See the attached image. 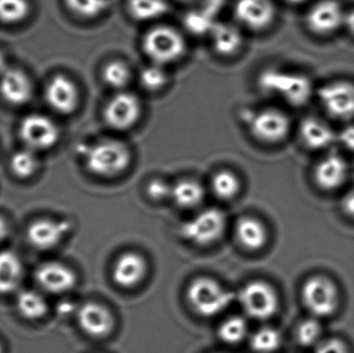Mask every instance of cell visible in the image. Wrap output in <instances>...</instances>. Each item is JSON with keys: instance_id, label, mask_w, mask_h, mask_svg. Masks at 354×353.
Listing matches in <instances>:
<instances>
[{"instance_id": "cell-34", "label": "cell", "mask_w": 354, "mask_h": 353, "mask_svg": "<svg viewBox=\"0 0 354 353\" xmlns=\"http://www.w3.org/2000/svg\"><path fill=\"white\" fill-rule=\"evenodd\" d=\"M68 10L84 19H93L103 15L109 8V0H66Z\"/></svg>"}, {"instance_id": "cell-24", "label": "cell", "mask_w": 354, "mask_h": 353, "mask_svg": "<svg viewBox=\"0 0 354 353\" xmlns=\"http://www.w3.org/2000/svg\"><path fill=\"white\" fill-rule=\"evenodd\" d=\"M205 194L201 182L194 178H181L172 184L170 199L180 209H192L203 202Z\"/></svg>"}, {"instance_id": "cell-45", "label": "cell", "mask_w": 354, "mask_h": 353, "mask_svg": "<svg viewBox=\"0 0 354 353\" xmlns=\"http://www.w3.org/2000/svg\"><path fill=\"white\" fill-rule=\"evenodd\" d=\"M286 1L291 4H301L307 1V0H286Z\"/></svg>"}, {"instance_id": "cell-37", "label": "cell", "mask_w": 354, "mask_h": 353, "mask_svg": "<svg viewBox=\"0 0 354 353\" xmlns=\"http://www.w3.org/2000/svg\"><path fill=\"white\" fill-rule=\"evenodd\" d=\"M172 184L162 178H153L147 184V194L153 200L161 201L171 197Z\"/></svg>"}, {"instance_id": "cell-11", "label": "cell", "mask_w": 354, "mask_h": 353, "mask_svg": "<svg viewBox=\"0 0 354 353\" xmlns=\"http://www.w3.org/2000/svg\"><path fill=\"white\" fill-rule=\"evenodd\" d=\"M318 99L328 115L339 120L354 117V84L348 81H333L317 91Z\"/></svg>"}, {"instance_id": "cell-31", "label": "cell", "mask_w": 354, "mask_h": 353, "mask_svg": "<svg viewBox=\"0 0 354 353\" xmlns=\"http://www.w3.org/2000/svg\"><path fill=\"white\" fill-rule=\"evenodd\" d=\"M10 164V169L17 178L26 180L39 169V160L37 151L25 147L12 155Z\"/></svg>"}, {"instance_id": "cell-3", "label": "cell", "mask_w": 354, "mask_h": 353, "mask_svg": "<svg viewBox=\"0 0 354 353\" xmlns=\"http://www.w3.org/2000/svg\"><path fill=\"white\" fill-rule=\"evenodd\" d=\"M141 47L149 62L166 66L174 64L185 55L187 41L176 27L157 25L143 35Z\"/></svg>"}, {"instance_id": "cell-46", "label": "cell", "mask_w": 354, "mask_h": 353, "mask_svg": "<svg viewBox=\"0 0 354 353\" xmlns=\"http://www.w3.org/2000/svg\"><path fill=\"white\" fill-rule=\"evenodd\" d=\"M0 353H2V346H1V343H0Z\"/></svg>"}, {"instance_id": "cell-8", "label": "cell", "mask_w": 354, "mask_h": 353, "mask_svg": "<svg viewBox=\"0 0 354 353\" xmlns=\"http://www.w3.org/2000/svg\"><path fill=\"white\" fill-rule=\"evenodd\" d=\"M239 298L245 314L258 321L274 317L280 306L276 289L264 281H252L243 286Z\"/></svg>"}, {"instance_id": "cell-19", "label": "cell", "mask_w": 354, "mask_h": 353, "mask_svg": "<svg viewBox=\"0 0 354 353\" xmlns=\"http://www.w3.org/2000/svg\"><path fill=\"white\" fill-rule=\"evenodd\" d=\"M348 176V165L341 155L332 153L320 160L314 169V180L322 190L335 191L341 188Z\"/></svg>"}, {"instance_id": "cell-32", "label": "cell", "mask_w": 354, "mask_h": 353, "mask_svg": "<svg viewBox=\"0 0 354 353\" xmlns=\"http://www.w3.org/2000/svg\"><path fill=\"white\" fill-rule=\"evenodd\" d=\"M249 325L241 316H231L221 323L218 330V338L227 344H239L248 336Z\"/></svg>"}, {"instance_id": "cell-21", "label": "cell", "mask_w": 354, "mask_h": 353, "mask_svg": "<svg viewBox=\"0 0 354 353\" xmlns=\"http://www.w3.org/2000/svg\"><path fill=\"white\" fill-rule=\"evenodd\" d=\"M299 134L303 144L312 151L328 149L337 138L330 124L320 118L312 116L301 120Z\"/></svg>"}, {"instance_id": "cell-42", "label": "cell", "mask_w": 354, "mask_h": 353, "mask_svg": "<svg viewBox=\"0 0 354 353\" xmlns=\"http://www.w3.org/2000/svg\"><path fill=\"white\" fill-rule=\"evenodd\" d=\"M57 311L60 315L64 316V315H70L74 311V308H73L72 303L64 302L58 306Z\"/></svg>"}, {"instance_id": "cell-10", "label": "cell", "mask_w": 354, "mask_h": 353, "mask_svg": "<svg viewBox=\"0 0 354 353\" xmlns=\"http://www.w3.org/2000/svg\"><path fill=\"white\" fill-rule=\"evenodd\" d=\"M19 135L25 146L37 153L55 146L60 138L57 124L48 116L37 113L23 118Z\"/></svg>"}, {"instance_id": "cell-27", "label": "cell", "mask_w": 354, "mask_h": 353, "mask_svg": "<svg viewBox=\"0 0 354 353\" xmlns=\"http://www.w3.org/2000/svg\"><path fill=\"white\" fill-rule=\"evenodd\" d=\"M169 10L166 0H129L128 12L138 22H151L165 16Z\"/></svg>"}, {"instance_id": "cell-2", "label": "cell", "mask_w": 354, "mask_h": 353, "mask_svg": "<svg viewBox=\"0 0 354 353\" xmlns=\"http://www.w3.org/2000/svg\"><path fill=\"white\" fill-rule=\"evenodd\" d=\"M81 153L87 170L102 178L120 175L129 169L133 160L129 145L114 138L102 139L87 145Z\"/></svg>"}, {"instance_id": "cell-14", "label": "cell", "mask_w": 354, "mask_h": 353, "mask_svg": "<svg viewBox=\"0 0 354 353\" xmlns=\"http://www.w3.org/2000/svg\"><path fill=\"white\" fill-rule=\"evenodd\" d=\"M79 327L91 338L102 339L113 332L115 321L109 309L99 303H85L77 310Z\"/></svg>"}, {"instance_id": "cell-41", "label": "cell", "mask_w": 354, "mask_h": 353, "mask_svg": "<svg viewBox=\"0 0 354 353\" xmlns=\"http://www.w3.org/2000/svg\"><path fill=\"white\" fill-rule=\"evenodd\" d=\"M344 26L351 35H354V8L345 12Z\"/></svg>"}, {"instance_id": "cell-26", "label": "cell", "mask_w": 354, "mask_h": 353, "mask_svg": "<svg viewBox=\"0 0 354 353\" xmlns=\"http://www.w3.org/2000/svg\"><path fill=\"white\" fill-rule=\"evenodd\" d=\"M210 191L223 201L234 199L241 192V182L239 176L228 169L216 171L210 178Z\"/></svg>"}, {"instance_id": "cell-35", "label": "cell", "mask_w": 354, "mask_h": 353, "mask_svg": "<svg viewBox=\"0 0 354 353\" xmlns=\"http://www.w3.org/2000/svg\"><path fill=\"white\" fill-rule=\"evenodd\" d=\"M30 12L28 0H0V21L8 24L22 22Z\"/></svg>"}, {"instance_id": "cell-44", "label": "cell", "mask_w": 354, "mask_h": 353, "mask_svg": "<svg viewBox=\"0 0 354 353\" xmlns=\"http://www.w3.org/2000/svg\"><path fill=\"white\" fill-rule=\"evenodd\" d=\"M8 68V64H6V56L0 51V75Z\"/></svg>"}, {"instance_id": "cell-15", "label": "cell", "mask_w": 354, "mask_h": 353, "mask_svg": "<svg viewBox=\"0 0 354 353\" xmlns=\"http://www.w3.org/2000/svg\"><path fill=\"white\" fill-rule=\"evenodd\" d=\"M345 12L336 0H322L307 14V25L316 35H328L344 26Z\"/></svg>"}, {"instance_id": "cell-16", "label": "cell", "mask_w": 354, "mask_h": 353, "mask_svg": "<svg viewBox=\"0 0 354 353\" xmlns=\"http://www.w3.org/2000/svg\"><path fill=\"white\" fill-rule=\"evenodd\" d=\"M45 99L54 111L71 114L78 108L80 95L74 81L64 75H56L46 86Z\"/></svg>"}, {"instance_id": "cell-36", "label": "cell", "mask_w": 354, "mask_h": 353, "mask_svg": "<svg viewBox=\"0 0 354 353\" xmlns=\"http://www.w3.org/2000/svg\"><path fill=\"white\" fill-rule=\"evenodd\" d=\"M322 336V327L315 318L306 319L297 325L295 338L297 343L303 347H312L320 343Z\"/></svg>"}, {"instance_id": "cell-28", "label": "cell", "mask_w": 354, "mask_h": 353, "mask_svg": "<svg viewBox=\"0 0 354 353\" xmlns=\"http://www.w3.org/2000/svg\"><path fill=\"white\" fill-rule=\"evenodd\" d=\"M132 78V68L122 60L114 59L108 61L102 70L104 83L116 91L126 90Z\"/></svg>"}, {"instance_id": "cell-22", "label": "cell", "mask_w": 354, "mask_h": 353, "mask_svg": "<svg viewBox=\"0 0 354 353\" xmlns=\"http://www.w3.org/2000/svg\"><path fill=\"white\" fill-rule=\"evenodd\" d=\"M235 236L245 250L256 252L266 247L268 240V232L266 225L256 218L241 217L235 224Z\"/></svg>"}, {"instance_id": "cell-6", "label": "cell", "mask_w": 354, "mask_h": 353, "mask_svg": "<svg viewBox=\"0 0 354 353\" xmlns=\"http://www.w3.org/2000/svg\"><path fill=\"white\" fill-rule=\"evenodd\" d=\"M226 229V216L216 207L203 209L185 221L180 228L185 240L198 247L216 244Z\"/></svg>"}, {"instance_id": "cell-38", "label": "cell", "mask_w": 354, "mask_h": 353, "mask_svg": "<svg viewBox=\"0 0 354 353\" xmlns=\"http://www.w3.org/2000/svg\"><path fill=\"white\" fill-rule=\"evenodd\" d=\"M315 353H349L344 342L339 339H330L320 342L316 346Z\"/></svg>"}, {"instance_id": "cell-40", "label": "cell", "mask_w": 354, "mask_h": 353, "mask_svg": "<svg viewBox=\"0 0 354 353\" xmlns=\"http://www.w3.org/2000/svg\"><path fill=\"white\" fill-rule=\"evenodd\" d=\"M342 209L347 215L354 218V190L345 195L342 200Z\"/></svg>"}, {"instance_id": "cell-43", "label": "cell", "mask_w": 354, "mask_h": 353, "mask_svg": "<svg viewBox=\"0 0 354 353\" xmlns=\"http://www.w3.org/2000/svg\"><path fill=\"white\" fill-rule=\"evenodd\" d=\"M8 233V227L6 222L0 217V242L6 238Z\"/></svg>"}, {"instance_id": "cell-25", "label": "cell", "mask_w": 354, "mask_h": 353, "mask_svg": "<svg viewBox=\"0 0 354 353\" xmlns=\"http://www.w3.org/2000/svg\"><path fill=\"white\" fill-rule=\"evenodd\" d=\"M23 278V265L18 255L12 251H0V294L17 290Z\"/></svg>"}, {"instance_id": "cell-17", "label": "cell", "mask_w": 354, "mask_h": 353, "mask_svg": "<svg viewBox=\"0 0 354 353\" xmlns=\"http://www.w3.org/2000/svg\"><path fill=\"white\" fill-rule=\"evenodd\" d=\"M70 230V222L64 220L39 219L27 228V240L35 249L50 250L59 245Z\"/></svg>"}, {"instance_id": "cell-29", "label": "cell", "mask_w": 354, "mask_h": 353, "mask_svg": "<svg viewBox=\"0 0 354 353\" xmlns=\"http://www.w3.org/2000/svg\"><path fill=\"white\" fill-rule=\"evenodd\" d=\"M16 306L18 312L29 321L43 318L48 312L47 300L41 294L33 290L20 292L17 296Z\"/></svg>"}, {"instance_id": "cell-33", "label": "cell", "mask_w": 354, "mask_h": 353, "mask_svg": "<svg viewBox=\"0 0 354 353\" xmlns=\"http://www.w3.org/2000/svg\"><path fill=\"white\" fill-rule=\"evenodd\" d=\"M282 337L278 330L266 327L256 331L250 339L252 350L257 353H274L280 348Z\"/></svg>"}, {"instance_id": "cell-47", "label": "cell", "mask_w": 354, "mask_h": 353, "mask_svg": "<svg viewBox=\"0 0 354 353\" xmlns=\"http://www.w3.org/2000/svg\"><path fill=\"white\" fill-rule=\"evenodd\" d=\"M183 1H189V0H183Z\"/></svg>"}, {"instance_id": "cell-23", "label": "cell", "mask_w": 354, "mask_h": 353, "mask_svg": "<svg viewBox=\"0 0 354 353\" xmlns=\"http://www.w3.org/2000/svg\"><path fill=\"white\" fill-rule=\"evenodd\" d=\"M212 46L221 56H232L243 47L241 29L229 23H214L209 31Z\"/></svg>"}, {"instance_id": "cell-30", "label": "cell", "mask_w": 354, "mask_h": 353, "mask_svg": "<svg viewBox=\"0 0 354 353\" xmlns=\"http://www.w3.org/2000/svg\"><path fill=\"white\" fill-rule=\"evenodd\" d=\"M138 80L145 90L157 93L167 86L169 75L166 70V66L149 62L147 66L141 68Z\"/></svg>"}, {"instance_id": "cell-18", "label": "cell", "mask_w": 354, "mask_h": 353, "mask_svg": "<svg viewBox=\"0 0 354 353\" xmlns=\"http://www.w3.org/2000/svg\"><path fill=\"white\" fill-rule=\"evenodd\" d=\"M147 274V263L142 255L126 252L118 256L112 269L114 283L124 289L137 287L145 281Z\"/></svg>"}, {"instance_id": "cell-7", "label": "cell", "mask_w": 354, "mask_h": 353, "mask_svg": "<svg viewBox=\"0 0 354 353\" xmlns=\"http://www.w3.org/2000/svg\"><path fill=\"white\" fill-rule=\"evenodd\" d=\"M304 305L316 318H324L336 313L340 294L336 284L324 276L309 278L301 288Z\"/></svg>"}, {"instance_id": "cell-39", "label": "cell", "mask_w": 354, "mask_h": 353, "mask_svg": "<svg viewBox=\"0 0 354 353\" xmlns=\"http://www.w3.org/2000/svg\"><path fill=\"white\" fill-rule=\"evenodd\" d=\"M337 138L344 149L354 153V124L345 126L340 131Z\"/></svg>"}, {"instance_id": "cell-1", "label": "cell", "mask_w": 354, "mask_h": 353, "mask_svg": "<svg viewBox=\"0 0 354 353\" xmlns=\"http://www.w3.org/2000/svg\"><path fill=\"white\" fill-rule=\"evenodd\" d=\"M258 86L270 97L288 105H306L313 95V82L307 75L280 68H268L260 73Z\"/></svg>"}, {"instance_id": "cell-13", "label": "cell", "mask_w": 354, "mask_h": 353, "mask_svg": "<svg viewBox=\"0 0 354 353\" xmlns=\"http://www.w3.org/2000/svg\"><path fill=\"white\" fill-rule=\"evenodd\" d=\"M35 279L39 287L52 294L70 292L77 283L76 274L58 261H47L35 269Z\"/></svg>"}, {"instance_id": "cell-20", "label": "cell", "mask_w": 354, "mask_h": 353, "mask_svg": "<svg viewBox=\"0 0 354 353\" xmlns=\"http://www.w3.org/2000/svg\"><path fill=\"white\" fill-rule=\"evenodd\" d=\"M0 95L10 105H24L32 97L30 79L18 68H6L0 75Z\"/></svg>"}, {"instance_id": "cell-9", "label": "cell", "mask_w": 354, "mask_h": 353, "mask_svg": "<svg viewBox=\"0 0 354 353\" xmlns=\"http://www.w3.org/2000/svg\"><path fill=\"white\" fill-rule=\"evenodd\" d=\"M142 115L139 97L128 90L116 91L103 111L104 122L112 130L126 132L134 128Z\"/></svg>"}, {"instance_id": "cell-5", "label": "cell", "mask_w": 354, "mask_h": 353, "mask_svg": "<svg viewBox=\"0 0 354 353\" xmlns=\"http://www.w3.org/2000/svg\"><path fill=\"white\" fill-rule=\"evenodd\" d=\"M241 118L251 136L264 144H278L290 133V118L278 108L245 110Z\"/></svg>"}, {"instance_id": "cell-4", "label": "cell", "mask_w": 354, "mask_h": 353, "mask_svg": "<svg viewBox=\"0 0 354 353\" xmlns=\"http://www.w3.org/2000/svg\"><path fill=\"white\" fill-rule=\"evenodd\" d=\"M234 298L232 292L212 278H196L187 286V303L198 315L205 318L218 316L224 312Z\"/></svg>"}, {"instance_id": "cell-12", "label": "cell", "mask_w": 354, "mask_h": 353, "mask_svg": "<svg viewBox=\"0 0 354 353\" xmlns=\"http://www.w3.org/2000/svg\"><path fill=\"white\" fill-rule=\"evenodd\" d=\"M233 12L241 26L253 31L266 30L276 19V8L270 0H237Z\"/></svg>"}]
</instances>
